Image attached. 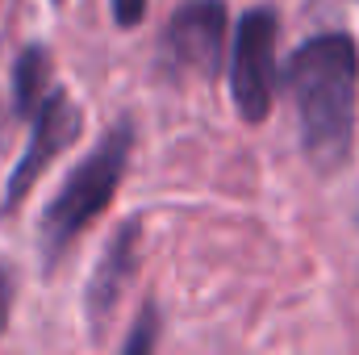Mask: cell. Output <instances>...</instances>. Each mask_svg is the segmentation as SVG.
Returning a JSON list of instances; mask_svg holds the SVG:
<instances>
[{
    "instance_id": "cell-1",
    "label": "cell",
    "mask_w": 359,
    "mask_h": 355,
    "mask_svg": "<svg viewBox=\"0 0 359 355\" xmlns=\"http://www.w3.org/2000/svg\"><path fill=\"white\" fill-rule=\"evenodd\" d=\"M284 88L297 109L301 151L318 172H339L351 159L359 113V42L343 29L313 34L284 63Z\"/></svg>"
},
{
    "instance_id": "cell-2",
    "label": "cell",
    "mask_w": 359,
    "mask_h": 355,
    "mask_svg": "<svg viewBox=\"0 0 359 355\" xmlns=\"http://www.w3.org/2000/svg\"><path fill=\"white\" fill-rule=\"evenodd\" d=\"M130 155H134V121H117L67 172V180L59 184V192L46 201V209L38 217L42 272H55L63 264L67 251L76 247V239L113 205V196L126 180V168H130Z\"/></svg>"
},
{
    "instance_id": "cell-3",
    "label": "cell",
    "mask_w": 359,
    "mask_h": 355,
    "mask_svg": "<svg viewBox=\"0 0 359 355\" xmlns=\"http://www.w3.org/2000/svg\"><path fill=\"white\" fill-rule=\"evenodd\" d=\"M276 38H280V13L271 4H255L243 13L234 29L230 51V96L247 126H264L276 105L280 72H276Z\"/></svg>"
},
{
    "instance_id": "cell-4",
    "label": "cell",
    "mask_w": 359,
    "mask_h": 355,
    "mask_svg": "<svg viewBox=\"0 0 359 355\" xmlns=\"http://www.w3.org/2000/svg\"><path fill=\"white\" fill-rule=\"evenodd\" d=\"M226 0H180L159 34V72L172 80H213L226 59Z\"/></svg>"
},
{
    "instance_id": "cell-5",
    "label": "cell",
    "mask_w": 359,
    "mask_h": 355,
    "mask_svg": "<svg viewBox=\"0 0 359 355\" xmlns=\"http://www.w3.org/2000/svg\"><path fill=\"white\" fill-rule=\"evenodd\" d=\"M80 130H84L80 109L72 105V96L63 88H55L42 100V109L34 113V121H29L25 155L17 159V168L8 172V184H4V209H17V205L34 192V184L42 180V172L80 138Z\"/></svg>"
},
{
    "instance_id": "cell-6",
    "label": "cell",
    "mask_w": 359,
    "mask_h": 355,
    "mask_svg": "<svg viewBox=\"0 0 359 355\" xmlns=\"http://www.w3.org/2000/svg\"><path fill=\"white\" fill-rule=\"evenodd\" d=\"M138 264H142V217H126L113 230L104 255L92 267L88 288H84V314H88V326L96 339L104 335V326H109V318H113L126 284L134 280Z\"/></svg>"
},
{
    "instance_id": "cell-7",
    "label": "cell",
    "mask_w": 359,
    "mask_h": 355,
    "mask_svg": "<svg viewBox=\"0 0 359 355\" xmlns=\"http://www.w3.org/2000/svg\"><path fill=\"white\" fill-rule=\"evenodd\" d=\"M8 88H13V117L17 121H34V113L42 109V100L55 92L50 88V51L42 42H29L13 59Z\"/></svg>"
},
{
    "instance_id": "cell-8",
    "label": "cell",
    "mask_w": 359,
    "mask_h": 355,
    "mask_svg": "<svg viewBox=\"0 0 359 355\" xmlns=\"http://www.w3.org/2000/svg\"><path fill=\"white\" fill-rule=\"evenodd\" d=\"M155 343H159V309H155V301H147L142 314H138V322H134V330L121 339V351L142 355V351H151Z\"/></svg>"
},
{
    "instance_id": "cell-9",
    "label": "cell",
    "mask_w": 359,
    "mask_h": 355,
    "mask_svg": "<svg viewBox=\"0 0 359 355\" xmlns=\"http://www.w3.org/2000/svg\"><path fill=\"white\" fill-rule=\"evenodd\" d=\"M147 8H151V0H109V13L121 29H138L147 21Z\"/></svg>"
},
{
    "instance_id": "cell-10",
    "label": "cell",
    "mask_w": 359,
    "mask_h": 355,
    "mask_svg": "<svg viewBox=\"0 0 359 355\" xmlns=\"http://www.w3.org/2000/svg\"><path fill=\"white\" fill-rule=\"evenodd\" d=\"M8 314H13V284H8V276H4V267H0V335H4V326H8Z\"/></svg>"
},
{
    "instance_id": "cell-11",
    "label": "cell",
    "mask_w": 359,
    "mask_h": 355,
    "mask_svg": "<svg viewBox=\"0 0 359 355\" xmlns=\"http://www.w3.org/2000/svg\"><path fill=\"white\" fill-rule=\"evenodd\" d=\"M50 4H63V0H50Z\"/></svg>"
},
{
    "instance_id": "cell-12",
    "label": "cell",
    "mask_w": 359,
    "mask_h": 355,
    "mask_svg": "<svg viewBox=\"0 0 359 355\" xmlns=\"http://www.w3.org/2000/svg\"><path fill=\"white\" fill-rule=\"evenodd\" d=\"M355 4H359V0H355Z\"/></svg>"
}]
</instances>
